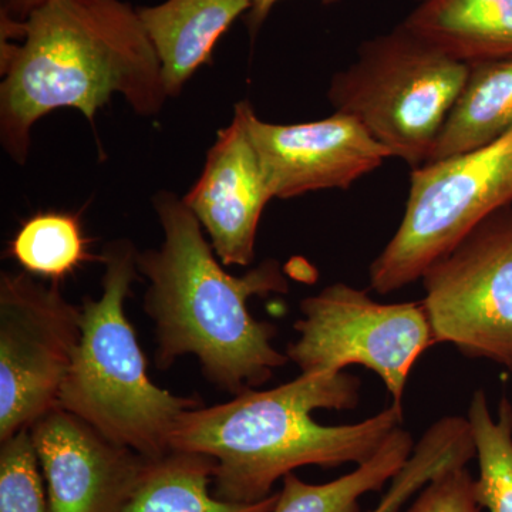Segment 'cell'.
<instances>
[{
	"instance_id": "9c48e42d",
	"label": "cell",
	"mask_w": 512,
	"mask_h": 512,
	"mask_svg": "<svg viewBox=\"0 0 512 512\" xmlns=\"http://www.w3.org/2000/svg\"><path fill=\"white\" fill-rule=\"evenodd\" d=\"M82 338V306L26 271L0 274V441L59 406Z\"/></svg>"
},
{
	"instance_id": "7a4b0ae2",
	"label": "cell",
	"mask_w": 512,
	"mask_h": 512,
	"mask_svg": "<svg viewBox=\"0 0 512 512\" xmlns=\"http://www.w3.org/2000/svg\"><path fill=\"white\" fill-rule=\"evenodd\" d=\"M153 205L163 242L138 252L137 266L147 279L143 306L154 325L158 369L194 356L221 392L261 387L289 359L272 345L278 328L256 320L248 301L289 291L281 265L266 259L245 275L228 274L183 198L160 191Z\"/></svg>"
},
{
	"instance_id": "d6986e66",
	"label": "cell",
	"mask_w": 512,
	"mask_h": 512,
	"mask_svg": "<svg viewBox=\"0 0 512 512\" xmlns=\"http://www.w3.org/2000/svg\"><path fill=\"white\" fill-rule=\"evenodd\" d=\"M480 476L474 480L478 504L490 512H512V404L504 397L493 417L484 390L468 409Z\"/></svg>"
},
{
	"instance_id": "ba28073f",
	"label": "cell",
	"mask_w": 512,
	"mask_h": 512,
	"mask_svg": "<svg viewBox=\"0 0 512 512\" xmlns=\"http://www.w3.org/2000/svg\"><path fill=\"white\" fill-rule=\"evenodd\" d=\"M421 281L434 342L512 372V207L480 222Z\"/></svg>"
},
{
	"instance_id": "ffe728a7",
	"label": "cell",
	"mask_w": 512,
	"mask_h": 512,
	"mask_svg": "<svg viewBox=\"0 0 512 512\" xmlns=\"http://www.w3.org/2000/svg\"><path fill=\"white\" fill-rule=\"evenodd\" d=\"M474 457L476 448L467 421L463 417H444L424 433L387 493L369 512H399L413 494L441 471L467 466Z\"/></svg>"
},
{
	"instance_id": "9a60e30c",
	"label": "cell",
	"mask_w": 512,
	"mask_h": 512,
	"mask_svg": "<svg viewBox=\"0 0 512 512\" xmlns=\"http://www.w3.org/2000/svg\"><path fill=\"white\" fill-rule=\"evenodd\" d=\"M217 461L205 454L171 450L151 460L120 512H272L278 493L252 504L222 501L211 491Z\"/></svg>"
},
{
	"instance_id": "2e32d148",
	"label": "cell",
	"mask_w": 512,
	"mask_h": 512,
	"mask_svg": "<svg viewBox=\"0 0 512 512\" xmlns=\"http://www.w3.org/2000/svg\"><path fill=\"white\" fill-rule=\"evenodd\" d=\"M511 128L512 59L471 64L466 86L427 163L484 146Z\"/></svg>"
},
{
	"instance_id": "3957f363",
	"label": "cell",
	"mask_w": 512,
	"mask_h": 512,
	"mask_svg": "<svg viewBox=\"0 0 512 512\" xmlns=\"http://www.w3.org/2000/svg\"><path fill=\"white\" fill-rule=\"evenodd\" d=\"M359 402L360 380L345 370L301 373L275 389H249L228 402L188 410L170 447L217 461L215 497L258 503L296 468L359 466L375 456L402 426L403 406L393 403L370 419L342 426H322L311 416L318 409L352 410Z\"/></svg>"
},
{
	"instance_id": "5b68a950",
	"label": "cell",
	"mask_w": 512,
	"mask_h": 512,
	"mask_svg": "<svg viewBox=\"0 0 512 512\" xmlns=\"http://www.w3.org/2000/svg\"><path fill=\"white\" fill-rule=\"evenodd\" d=\"M468 74L470 64L400 23L362 43L355 62L333 76L328 99L414 170L429 161Z\"/></svg>"
},
{
	"instance_id": "7c38bea8",
	"label": "cell",
	"mask_w": 512,
	"mask_h": 512,
	"mask_svg": "<svg viewBox=\"0 0 512 512\" xmlns=\"http://www.w3.org/2000/svg\"><path fill=\"white\" fill-rule=\"evenodd\" d=\"M271 200L239 101L231 123L218 133L200 178L183 201L207 232L222 265L248 266L255 258L262 212Z\"/></svg>"
},
{
	"instance_id": "ac0fdd59",
	"label": "cell",
	"mask_w": 512,
	"mask_h": 512,
	"mask_svg": "<svg viewBox=\"0 0 512 512\" xmlns=\"http://www.w3.org/2000/svg\"><path fill=\"white\" fill-rule=\"evenodd\" d=\"M9 255L23 271L60 282L96 256L87 251L79 217L67 212H39L16 232Z\"/></svg>"
},
{
	"instance_id": "e0dca14e",
	"label": "cell",
	"mask_w": 512,
	"mask_h": 512,
	"mask_svg": "<svg viewBox=\"0 0 512 512\" xmlns=\"http://www.w3.org/2000/svg\"><path fill=\"white\" fill-rule=\"evenodd\" d=\"M413 450L412 434L400 426L384 441L375 456L338 480L308 484L296 474H286L272 512H360V498L382 490L392 481Z\"/></svg>"
},
{
	"instance_id": "44dd1931",
	"label": "cell",
	"mask_w": 512,
	"mask_h": 512,
	"mask_svg": "<svg viewBox=\"0 0 512 512\" xmlns=\"http://www.w3.org/2000/svg\"><path fill=\"white\" fill-rule=\"evenodd\" d=\"M0 512H49L30 429L0 441Z\"/></svg>"
},
{
	"instance_id": "8992f818",
	"label": "cell",
	"mask_w": 512,
	"mask_h": 512,
	"mask_svg": "<svg viewBox=\"0 0 512 512\" xmlns=\"http://www.w3.org/2000/svg\"><path fill=\"white\" fill-rule=\"evenodd\" d=\"M512 204V128L467 153L414 168L402 222L369 269L387 295L419 281L480 222Z\"/></svg>"
},
{
	"instance_id": "6da1fadb",
	"label": "cell",
	"mask_w": 512,
	"mask_h": 512,
	"mask_svg": "<svg viewBox=\"0 0 512 512\" xmlns=\"http://www.w3.org/2000/svg\"><path fill=\"white\" fill-rule=\"evenodd\" d=\"M0 30V143L16 164L28 161L33 127L52 111L79 110L94 126L114 94L143 117L168 99L156 49L123 0H52Z\"/></svg>"
},
{
	"instance_id": "4fadbf2b",
	"label": "cell",
	"mask_w": 512,
	"mask_h": 512,
	"mask_svg": "<svg viewBox=\"0 0 512 512\" xmlns=\"http://www.w3.org/2000/svg\"><path fill=\"white\" fill-rule=\"evenodd\" d=\"M251 0H165L137 8L161 63L165 92L177 97Z\"/></svg>"
},
{
	"instance_id": "8fae6325",
	"label": "cell",
	"mask_w": 512,
	"mask_h": 512,
	"mask_svg": "<svg viewBox=\"0 0 512 512\" xmlns=\"http://www.w3.org/2000/svg\"><path fill=\"white\" fill-rule=\"evenodd\" d=\"M49 512H120L151 460L57 406L30 427Z\"/></svg>"
},
{
	"instance_id": "603a6c76",
	"label": "cell",
	"mask_w": 512,
	"mask_h": 512,
	"mask_svg": "<svg viewBox=\"0 0 512 512\" xmlns=\"http://www.w3.org/2000/svg\"><path fill=\"white\" fill-rule=\"evenodd\" d=\"M52 0H0V25L16 26Z\"/></svg>"
},
{
	"instance_id": "7402d4cb",
	"label": "cell",
	"mask_w": 512,
	"mask_h": 512,
	"mask_svg": "<svg viewBox=\"0 0 512 512\" xmlns=\"http://www.w3.org/2000/svg\"><path fill=\"white\" fill-rule=\"evenodd\" d=\"M474 493V478L466 466H454L437 474L420 490L407 512H481Z\"/></svg>"
},
{
	"instance_id": "277c9868",
	"label": "cell",
	"mask_w": 512,
	"mask_h": 512,
	"mask_svg": "<svg viewBox=\"0 0 512 512\" xmlns=\"http://www.w3.org/2000/svg\"><path fill=\"white\" fill-rule=\"evenodd\" d=\"M136 245L114 239L100 255L103 293L82 305V338L59 394V406L107 439L157 460L171 451V434L198 397L175 396L151 382L124 302L138 279Z\"/></svg>"
},
{
	"instance_id": "30bf717a",
	"label": "cell",
	"mask_w": 512,
	"mask_h": 512,
	"mask_svg": "<svg viewBox=\"0 0 512 512\" xmlns=\"http://www.w3.org/2000/svg\"><path fill=\"white\" fill-rule=\"evenodd\" d=\"M241 103L272 198L348 190L393 158L348 114L335 111L309 123L275 124L259 119L247 100Z\"/></svg>"
},
{
	"instance_id": "cb8c5ba5",
	"label": "cell",
	"mask_w": 512,
	"mask_h": 512,
	"mask_svg": "<svg viewBox=\"0 0 512 512\" xmlns=\"http://www.w3.org/2000/svg\"><path fill=\"white\" fill-rule=\"evenodd\" d=\"M281 0H251L252 8L248 13V26L252 33L258 32L262 23L268 18L269 13L275 8L276 3ZM323 2H332V0H323ZM421 2V0H419Z\"/></svg>"
},
{
	"instance_id": "52a82bcc",
	"label": "cell",
	"mask_w": 512,
	"mask_h": 512,
	"mask_svg": "<svg viewBox=\"0 0 512 512\" xmlns=\"http://www.w3.org/2000/svg\"><path fill=\"white\" fill-rule=\"evenodd\" d=\"M301 312L285 352L301 373L366 367L399 406L414 363L436 343L423 302L379 303L342 282L303 299Z\"/></svg>"
},
{
	"instance_id": "5bb4252c",
	"label": "cell",
	"mask_w": 512,
	"mask_h": 512,
	"mask_svg": "<svg viewBox=\"0 0 512 512\" xmlns=\"http://www.w3.org/2000/svg\"><path fill=\"white\" fill-rule=\"evenodd\" d=\"M402 25L470 66L512 59V0H421Z\"/></svg>"
}]
</instances>
